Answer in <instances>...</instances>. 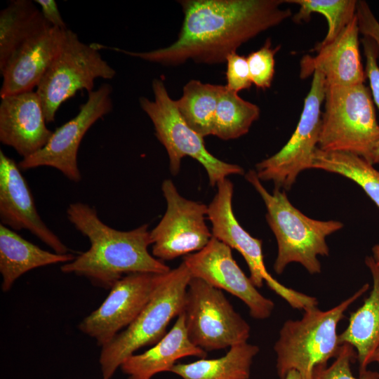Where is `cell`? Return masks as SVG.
<instances>
[{"label":"cell","mask_w":379,"mask_h":379,"mask_svg":"<svg viewBox=\"0 0 379 379\" xmlns=\"http://www.w3.org/2000/svg\"><path fill=\"white\" fill-rule=\"evenodd\" d=\"M363 158L372 165L379 164V138Z\"/></svg>","instance_id":"obj_35"},{"label":"cell","mask_w":379,"mask_h":379,"mask_svg":"<svg viewBox=\"0 0 379 379\" xmlns=\"http://www.w3.org/2000/svg\"><path fill=\"white\" fill-rule=\"evenodd\" d=\"M259 115L258 106L220 85L213 135L222 140L238 138L248 132Z\"/></svg>","instance_id":"obj_27"},{"label":"cell","mask_w":379,"mask_h":379,"mask_svg":"<svg viewBox=\"0 0 379 379\" xmlns=\"http://www.w3.org/2000/svg\"><path fill=\"white\" fill-rule=\"evenodd\" d=\"M373 362H377L379 365V345L375 349L370 359L369 363L371 364Z\"/></svg>","instance_id":"obj_38"},{"label":"cell","mask_w":379,"mask_h":379,"mask_svg":"<svg viewBox=\"0 0 379 379\" xmlns=\"http://www.w3.org/2000/svg\"><path fill=\"white\" fill-rule=\"evenodd\" d=\"M220 85L191 80L183 87L182 96L175 100L187 125L205 137L213 135Z\"/></svg>","instance_id":"obj_25"},{"label":"cell","mask_w":379,"mask_h":379,"mask_svg":"<svg viewBox=\"0 0 379 379\" xmlns=\"http://www.w3.org/2000/svg\"><path fill=\"white\" fill-rule=\"evenodd\" d=\"M356 15L359 32L372 39L379 48V22L366 1H357Z\"/></svg>","instance_id":"obj_33"},{"label":"cell","mask_w":379,"mask_h":379,"mask_svg":"<svg viewBox=\"0 0 379 379\" xmlns=\"http://www.w3.org/2000/svg\"><path fill=\"white\" fill-rule=\"evenodd\" d=\"M259 347L247 342L234 345L222 357L176 364L171 372L182 379H248Z\"/></svg>","instance_id":"obj_24"},{"label":"cell","mask_w":379,"mask_h":379,"mask_svg":"<svg viewBox=\"0 0 379 379\" xmlns=\"http://www.w3.org/2000/svg\"><path fill=\"white\" fill-rule=\"evenodd\" d=\"M1 224L16 231L26 230L53 252L69 253V249L41 220L29 185L16 162L0 150Z\"/></svg>","instance_id":"obj_16"},{"label":"cell","mask_w":379,"mask_h":379,"mask_svg":"<svg viewBox=\"0 0 379 379\" xmlns=\"http://www.w3.org/2000/svg\"><path fill=\"white\" fill-rule=\"evenodd\" d=\"M369 288L362 286L352 296L326 311L317 306L305 309L302 317L288 319L279 331L274 345L277 354V371L284 379L291 371H296L302 379H311L314 368L326 364L339 354L342 345L338 341L337 328L345 317L347 308Z\"/></svg>","instance_id":"obj_4"},{"label":"cell","mask_w":379,"mask_h":379,"mask_svg":"<svg viewBox=\"0 0 379 379\" xmlns=\"http://www.w3.org/2000/svg\"><path fill=\"white\" fill-rule=\"evenodd\" d=\"M91 44L72 30L64 31L60 50L36 87L47 123L55 121L61 105L78 91H93L97 78L111 79L116 71Z\"/></svg>","instance_id":"obj_8"},{"label":"cell","mask_w":379,"mask_h":379,"mask_svg":"<svg viewBox=\"0 0 379 379\" xmlns=\"http://www.w3.org/2000/svg\"><path fill=\"white\" fill-rule=\"evenodd\" d=\"M163 274L131 273L117 281L102 303L86 316L79 329L103 347L128 327L147 303Z\"/></svg>","instance_id":"obj_14"},{"label":"cell","mask_w":379,"mask_h":379,"mask_svg":"<svg viewBox=\"0 0 379 379\" xmlns=\"http://www.w3.org/2000/svg\"><path fill=\"white\" fill-rule=\"evenodd\" d=\"M279 48V46L272 48L270 39H267L259 50L246 57L252 83L258 88L265 89L271 86L274 74V55Z\"/></svg>","instance_id":"obj_30"},{"label":"cell","mask_w":379,"mask_h":379,"mask_svg":"<svg viewBox=\"0 0 379 379\" xmlns=\"http://www.w3.org/2000/svg\"><path fill=\"white\" fill-rule=\"evenodd\" d=\"M217 192L208 206V219L211 222L213 237L237 251L245 260L250 279L256 288L265 281L267 286L293 309L317 306L316 298L290 288L276 280L267 271L262 240L252 237L239 224L232 208L234 186L227 178L218 183Z\"/></svg>","instance_id":"obj_10"},{"label":"cell","mask_w":379,"mask_h":379,"mask_svg":"<svg viewBox=\"0 0 379 379\" xmlns=\"http://www.w3.org/2000/svg\"><path fill=\"white\" fill-rule=\"evenodd\" d=\"M318 148L363 157L379 138L373 98L364 84H326Z\"/></svg>","instance_id":"obj_6"},{"label":"cell","mask_w":379,"mask_h":379,"mask_svg":"<svg viewBox=\"0 0 379 379\" xmlns=\"http://www.w3.org/2000/svg\"><path fill=\"white\" fill-rule=\"evenodd\" d=\"M44 19L53 27L61 30L67 29L55 0H36Z\"/></svg>","instance_id":"obj_34"},{"label":"cell","mask_w":379,"mask_h":379,"mask_svg":"<svg viewBox=\"0 0 379 379\" xmlns=\"http://www.w3.org/2000/svg\"><path fill=\"white\" fill-rule=\"evenodd\" d=\"M359 33L356 15L332 42L315 46L313 51L317 52V55L302 58L300 78L305 79L319 72L328 85L347 86L364 84L366 76L361 60Z\"/></svg>","instance_id":"obj_18"},{"label":"cell","mask_w":379,"mask_h":379,"mask_svg":"<svg viewBox=\"0 0 379 379\" xmlns=\"http://www.w3.org/2000/svg\"><path fill=\"white\" fill-rule=\"evenodd\" d=\"M67 216L91 245L61 265L63 273L86 277L93 286L110 289L128 274H165L171 270L149 253L152 240L147 224L129 231L117 230L103 222L94 207L81 202L70 204Z\"/></svg>","instance_id":"obj_2"},{"label":"cell","mask_w":379,"mask_h":379,"mask_svg":"<svg viewBox=\"0 0 379 379\" xmlns=\"http://www.w3.org/2000/svg\"><path fill=\"white\" fill-rule=\"evenodd\" d=\"M50 27L32 1H11L0 12V72L22 44Z\"/></svg>","instance_id":"obj_23"},{"label":"cell","mask_w":379,"mask_h":379,"mask_svg":"<svg viewBox=\"0 0 379 379\" xmlns=\"http://www.w3.org/2000/svg\"><path fill=\"white\" fill-rule=\"evenodd\" d=\"M284 379H302L300 373L296 371H289Z\"/></svg>","instance_id":"obj_37"},{"label":"cell","mask_w":379,"mask_h":379,"mask_svg":"<svg viewBox=\"0 0 379 379\" xmlns=\"http://www.w3.org/2000/svg\"><path fill=\"white\" fill-rule=\"evenodd\" d=\"M184 14L178 39L169 46L147 52H132L100 45L108 49L166 66L189 60L214 65L243 44L275 27L292 12L281 6L285 0H182Z\"/></svg>","instance_id":"obj_1"},{"label":"cell","mask_w":379,"mask_h":379,"mask_svg":"<svg viewBox=\"0 0 379 379\" xmlns=\"http://www.w3.org/2000/svg\"><path fill=\"white\" fill-rule=\"evenodd\" d=\"M182 262L192 277L201 279L243 301L253 318L264 320L271 316L274 302L258 291L234 259L232 248L225 243L212 237L203 249L185 256Z\"/></svg>","instance_id":"obj_15"},{"label":"cell","mask_w":379,"mask_h":379,"mask_svg":"<svg viewBox=\"0 0 379 379\" xmlns=\"http://www.w3.org/2000/svg\"><path fill=\"white\" fill-rule=\"evenodd\" d=\"M325 89L324 77L314 72L299 122L291 138L278 152L256 164L255 172L261 181H272L275 188L289 190L302 171L312 168L320 136Z\"/></svg>","instance_id":"obj_11"},{"label":"cell","mask_w":379,"mask_h":379,"mask_svg":"<svg viewBox=\"0 0 379 379\" xmlns=\"http://www.w3.org/2000/svg\"><path fill=\"white\" fill-rule=\"evenodd\" d=\"M72 253L60 254L44 250L13 230L0 224V272L1 290L9 291L26 272L44 266L72 261Z\"/></svg>","instance_id":"obj_21"},{"label":"cell","mask_w":379,"mask_h":379,"mask_svg":"<svg viewBox=\"0 0 379 379\" xmlns=\"http://www.w3.org/2000/svg\"><path fill=\"white\" fill-rule=\"evenodd\" d=\"M192 276L182 262L163 274L150 299L135 320L102 347L99 357L102 379H111L121 364L139 349L157 344L171 321L183 312Z\"/></svg>","instance_id":"obj_5"},{"label":"cell","mask_w":379,"mask_h":379,"mask_svg":"<svg viewBox=\"0 0 379 379\" xmlns=\"http://www.w3.org/2000/svg\"><path fill=\"white\" fill-rule=\"evenodd\" d=\"M373 252V258L376 262V264L379 266V244L375 245L372 248Z\"/></svg>","instance_id":"obj_36"},{"label":"cell","mask_w":379,"mask_h":379,"mask_svg":"<svg viewBox=\"0 0 379 379\" xmlns=\"http://www.w3.org/2000/svg\"><path fill=\"white\" fill-rule=\"evenodd\" d=\"M364 36L361 42L366 58L365 74L370 82L372 98L379 110V48L372 39Z\"/></svg>","instance_id":"obj_32"},{"label":"cell","mask_w":379,"mask_h":379,"mask_svg":"<svg viewBox=\"0 0 379 379\" xmlns=\"http://www.w3.org/2000/svg\"><path fill=\"white\" fill-rule=\"evenodd\" d=\"M40 98L30 91L1 98L0 141L23 158L41 149L53 131L46 126Z\"/></svg>","instance_id":"obj_17"},{"label":"cell","mask_w":379,"mask_h":379,"mask_svg":"<svg viewBox=\"0 0 379 379\" xmlns=\"http://www.w3.org/2000/svg\"><path fill=\"white\" fill-rule=\"evenodd\" d=\"M152 87L154 100L141 97L139 103L151 119L156 137L167 152L173 175L179 173L181 160L185 157H190L202 165L213 187L230 175L244 173L240 166L222 161L207 150L204 137L182 119L163 80L154 79Z\"/></svg>","instance_id":"obj_7"},{"label":"cell","mask_w":379,"mask_h":379,"mask_svg":"<svg viewBox=\"0 0 379 379\" xmlns=\"http://www.w3.org/2000/svg\"><path fill=\"white\" fill-rule=\"evenodd\" d=\"M207 354L189 339L185 314L180 313L169 331L152 347L134 354L121 365L128 379H152L156 374L171 371L176 361L186 357L205 358Z\"/></svg>","instance_id":"obj_20"},{"label":"cell","mask_w":379,"mask_h":379,"mask_svg":"<svg viewBox=\"0 0 379 379\" xmlns=\"http://www.w3.org/2000/svg\"><path fill=\"white\" fill-rule=\"evenodd\" d=\"M285 3L299 6L294 15L296 22L307 21L312 13L322 14L328 22V32L324 39L316 46L332 42L356 16V0H285Z\"/></svg>","instance_id":"obj_28"},{"label":"cell","mask_w":379,"mask_h":379,"mask_svg":"<svg viewBox=\"0 0 379 379\" xmlns=\"http://www.w3.org/2000/svg\"><path fill=\"white\" fill-rule=\"evenodd\" d=\"M182 312L189 339L206 352L230 348L250 337L249 324L222 291L201 279L191 278Z\"/></svg>","instance_id":"obj_9"},{"label":"cell","mask_w":379,"mask_h":379,"mask_svg":"<svg viewBox=\"0 0 379 379\" xmlns=\"http://www.w3.org/2000/svg\"><path fill=\"white\" fill-rule=\"evenodd\" d=\"M225 62H227L225 86L237 93L249 88L253 83L246 58L233 52L227 57Z\"/></svg>","instance_id":"obj_31"},{"label":"cell","mask_w":379,"mask_h":379,"mask_svg":"<svg viewBox=\"0 0 379 379\" xmlns=\"http://www.w3.org/2000/svg\"><path fill=\"white\" fill-rule=\"evenodd\" d=\"M373 278V288L363 305L350 314L347 328L338 335L340 345L356 350L359 374L367 371L370 359L379 345V266L373 256L365 258Z\"/></svg>","instance_id":"obj_22"},{"label":"cell","mask_w":379,"mask_h":379,"mask_svg":"<svg viewBox=\"0 0 379 379\" xmlns=\"http://www.w3.org/2000/svg\"><path fill=\"white\" fill-rule=\"evenodd\" d=\"M64 31L50 27L28 39L13 53L0 72L3 77L1 98L37 87L60 50Z\"/></svg>","instance_id":"obj_19"},{"label":"cell","mask_w":379,"mask_h":379,"mask_svg":"<svg viewBox=\"0 0 379 379\" xmlns=\"http://www.w3.org/2000/svg\"><path fill=\"white\" fill-rule=\"evenodd\" d=\"M312 168L343 175L359 185L379 208V171L363 157L350 152L315 151Z\"/></svg>","instance_id":"obj_26"},{"label":"cell","mask_w":379,"mask_h":379,"mask_svg":"<svg viewBox=\"0 0 379 379\" xmlns=\"http://www.w3.org/2000/svg\"><path fill=\"white\" fill-rule=\"evenodd\" d=\"M112 86L102 84L88 93V99L72 119L53 131L41 149L18 163L21 171L48 166L60 171L68 180L79 182L81 175L77 154L81 140L89 128L112 109Z\"/></svg>","instance_id":"obj_13"},{"label":"cell","mask_w":379,"mask_h":379,"mask_svg":"<svg viewBox=\"0 0 379 379\" xmlns=\"http://www.w3.org/2000/svg\"><path fill=\"white\" fill-rule=\"evenodd\" d=\"M245 178L263 200L266 219L277 242L274 272L281 274L288 264L297 262L311 274L320 273L321 266L318 256L329 254L326 237L342 229L343 224L305 215L290 202L284 192L274 188L270 193L255 171H249Z\"/></svg>","instance_id":"obj_3"},{"label":"cell","mask_w":379,"mask_h":379,"mask_svg":"<svg viewBox=\"0 0 379 379\" xmlns=\"http://www.w3.org/2000/svg\"><path fill=\"white\" fill-rule=\"evenodd\" d=\"M161 191L166 210L150 230L152 255L171 260L203 249L213 237L206 222L208 206L181 196L169 179L162 182Z\"/></svg>","instance_id":"obj_12"},{"label":"cell","mask_w":379,"mask_h":379,"mask_svg":"<svg viewBox=\"0 0 379 379\" xmlns=\"http://www.w3.org/2000/svg\"><path fill=\"white\" fill-rule=\"evenodd\" d=\"M357 359L354 348L350 344L342 345L340 352L334 361L328 366L320 364L312 371L311 379H379V373L366 371L359 377H355L352 372L350 364Z\"/></svg>","instance_id":"obj_29"}]
</instances>
